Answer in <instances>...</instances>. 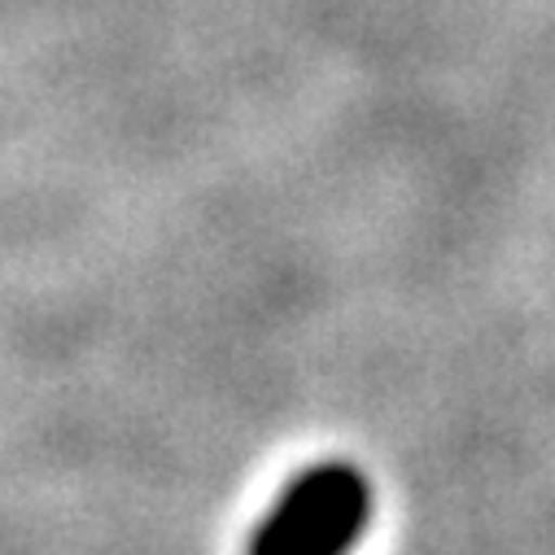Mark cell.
Returning a JSON list of instances; mask_svg holds the SVG:
<instances>
[{"label":"cell","instance_id":"1","mask_svg":"<svg viewBox=\"0 0 555 555\" xmlns=\"http://www.w3.org/2000/svg\"><path fill=\"white\" fill-rule=\"evenodd\" d=\"M372 520V486L346 460L302 468L249 538V555H350Z\"/></svg>","mask_w":555,"mask_h":555}]
</instances>
